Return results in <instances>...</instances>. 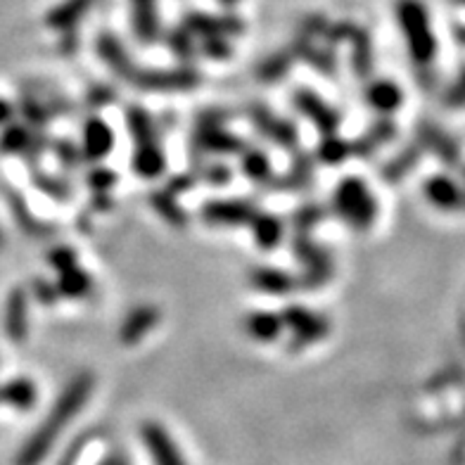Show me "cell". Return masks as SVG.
Returning a JSON list of instances; mask_svg holds the SVG:
<instances>
[{"label": "cell", "instance_id": "obj_3", "mask_svg": "<svg viewBox=\"0 0 465 465\" xmlns=\"http://www.w3.org/2000/svg\"><path fill=\"white\" fill-rule=\"evenodd\" d=\"M154 0H135V26L143 36L154 34Z\"/></svg>", "mask_w": 465, "mask_h": 465}, {"label": "cell", "instance_id": "obj_1", "mask_svg": "<svg viewBox=\"0 0 465 465\" xmlns=\"http://www.w3.org/2000/svg\"><path fill=\"white\" fill-rule=\"evenodd\" d=\"M84 394H86V382H76V385L72 387V392H67L64 397H62L60 406H57V411H55V416H53V422L50 420L45 422V428L38 432L36 440L31 441L29 449L22 453V463L19 465H36L38 463V459L44 456L45 449H48V444H53L55 435L60 432L62 425H64L62 420H67V418H72L74 413L79 411Z\"/></svg>", "mask_w": 465, "mask_h": 465}, {"label": "cell", "instance_id": "obj_2", "mask_svg": "<svg viewBox=\"0 0 465 465\" xmlns=\"http://www.w3.org/2000/svg\"><path fill=\"white\" fill-rule=\"evenodd\" d=\"M147 435H150V447H153L157 463H160V465H181V463H178L176 451H173L169 437L162 435L160 430H150Z\"/></svg>", "mask_w": 465, "mask_h": 465}, {"label": "cell", "instance_id": "obj_5", "mask_svg": "<svg viewBox=\"0 0 465 465\" xmlns=\"http://www.w3.org/2000/svg\"><path fill=\"white\" fill-rule=\"evenodd\" d=\"M5 112H7V110H5V104H0V116L5 114Z\"/></svg>", "mask_w": 465, "mask_h": 465}, {"label": "cell", "instance_id": "obj_6", "mask_svg": "<svg viewBox=\"0 0 465 465\" xmlns=\"http://www.w3.org/2000/svg\"><path fill=\"white\" fill-rule=\"evenodd\" d=\"M228 3H232V0H228Z\"/></svg>", "mask_w": 465, "mask_h": 465}, {"label": "cell", "instance_id": "obj_4", "mask_svg": "<svg viewBox=\"0 0 465 465\" xmlns=\"http://www.w3.org/2000/svg\"><path fill=\"white\" fill-rule=\"evenodd\" d=\"M88 3H91V0H72V3H67V7H62L60 13L53 15V19H55V22H67V19H74L76 15L86 10Z\"/></svg>", "mask_w": 465, "mask_h": 465}]
</instances>
